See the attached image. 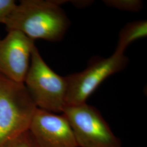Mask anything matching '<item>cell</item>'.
Returning a JSON list of instances; mask_svg holds the SVG:
<instances>
[{"instance_id":"1","label":"cell","mask_w":147,"mask_h":147,"mask_svg":"<svg viewBox=\"0 0 147 147\" xmlns=\"http://www.w3.org/2000/svg\"><path fill=\"white\" fill-rule=\"evenodd\" d=\"M62 3L58 1H20L5 22V28L21 32L34 41H59L69 25Z\"/></svg>"},{"instance_id":"2","label":"cell","mask_w":147,"mask_h":147,"mask_svg":"<svg viewBox=\"0 0 147 147\" xmlns=\"http://www.w3.org/2000/svg\"><path fill=\"white\" fill-rule=\"evenodd\" d=\"M37 109L24 83L0 73V147L29 129Z\"/></svg>"},{"instance_id":"3","label":"cell","mask_w":147,"mask_h":147,"mask_svg":"<svg viewBox=\"0 0 147 147\" xmlns=\"http://www.w3.org/2000/svg\"><path fill=\"white\" fill-rule=\"evenodd\" d=\"M24 84L37 108L55 113H62L66 106V78L59 76L47 65L36 45L32 51Z\"/></svg>"},{"instance_id":"4","label":"cell","mask_w":147,"mask_h":147,"mask_svg":"<svg viewBox=\"0 0 147 147\" xmlns=\"http://www.w3.org/2000/svg\"><path fill=\"white\" fill-rule=\"evenodd\" d=\"M62 114L68 121L79 147H121L100 112L86 103L66 105Z\"/></svg>"},{"instance_id":"5","label":"cell","mask_w":147,"mask_h":147,"mask_svg":"<svg viewBox=\"0 0 147 147\" xmlns=\"http://www.w3.org/2000/svg\"><path fill=\"white\" fill-rule=\"evenodd\" d=\"M128 59L124 53H115L110 57L98 58L84 71L65 76L67 91L66 105H79L86 101L101 82L126 67Z\"/></svg>"},{"instance_id":"6","label":"cell","mask_w":147,"mask_h":147,"mask_svg":"<svg viewBox=\"0 0 147 147\" xmlns=\"http://www.w3.org/2000/svg\"><path fill=\"white\" fill-rule=\"evenodd\" d=\"M34 41L18 30L8 31L0 39V73L18 82L24 83Z\"/></svg>"},{"instance_id":"7","label":"cell","mask_w":147,"mask_h":147,"mask_svg":"<svg viewBox=\"0 0 147 147\" xmlns=\"http://www.w3.org/2000/svg\"><path fill=\"white\" fill-rule=\"evenodd\" d=\"M28 130L39 147H79L70 125L63 114L37 108Z\"/></svg>"},{"instance_id":"8","label":"cell","mask_w":147,"mask_h":147,"mask_svg":"<svg viewBox=\"0 0 147 147\" xmlns=\"http://www.w3.org/2000/svg\"><path fill=\"white\" fill-rule=\"evenodd\" d=\"M147 21H137L127 24L121 31L115 52L124 53L126 47L135 40L146 37Z\"/></svg>"},{"instance_id":"9","label":"cell","mask_w":147,"mask_h":147,"mask_svg":"<svg viewBox=\"0 0 147 147\" xmlns=\"http://www.w3.org/2000/svg\"><path fill=\"white\" fill-rule=\"evenodd\" d=\"M2 147H39L28 130L11 138Z\"/></svg>"},{"instance_id":"10","label":"cell","mask_w":147,"mask_h":147,"mask_svg":"<svg viewBox=\"0 0 147 147\" xmlns=\"http://www.w3.org/2000/svg\"><path fill=\"white\" fill-rule=\"evenodd\" d=\"M105 2L111 7L123 11H140L143 6L142 2L137 0H111Z\"/></svg>"},{"instance_id":"11","label":"cell","mask_w":147,"mask_h":147,"mask_svg":"<svg viewBox=\"0 0 147 147\" xmlns=\"http://www.w3.org/2000/svg\"><path fill=\"white\" fill-rule=\"evenodd\" d=\"M16 1L13 0H0V23L4 24L6 19L16 8Z\"/></svg>"}]
</instances>
